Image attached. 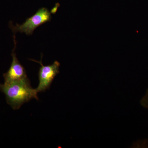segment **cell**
Masks as SVG:
<instances>
[{"label": "cell", "instance_id": "cell-1", "mask_svg": "<svg viewBox=\"0 0 148 148\" xmlns=\"http://www.w3.org/2000/svg\"><path fill=\"white\" fill-rule=\"evenodd\" d=\"M0 90L5 95L8 105L14 110H18L32 99L38 100V93L32 87L28 77L20 80L0 84Z\"/></svg>", "mask_w": 148, "mask_h": 148}, {"label": "cell", "instance_id": "cell-2", "mask_svg": "<svg viewBox=\"0 0 148 148\" xmlns=\"http://www.w3.org/2000/svg\"><path fill=\"white\" fill-rule=\"evenodd\" d=\"M52 12L47 8H42L33 16L27 18L23 24L21 25L16 24L15 26L10 24V27L14 34L18 32L25 33L27 35H32L38 27L51 20Z\"/></svg>", "mask_w": 148, "mask_h": 148}, {"label": "cell", "instance_id": "cell-3", "mask_svg": "<svg viewBox=\"0 0 148 148\" xmlns=\"http://www.w3.org/2000/svg\"><path fill=\"white\" fill-rule=\"evenodd\" d=\"M42 56L40 61H37L34 59H30L40 65L38 72L39 84L36 88L37 92H44L49 89L56 76L59 73L60 64L58 61H55L51 65L44 66L42 61Z\"/></svg>", "mask_w": 148, "mask_h": 148}, {"label": "cell", "instance_id": "cell-4", "mask_svg": "<svg viewBox=\"0 0 148 148\" xmlns=\"http://www.w3.org/2000/svg\"><path fill=\"white\" fill-rule=\"evenodd\" d=\"M14 47L12 53V62L8 71L3 75L4 79V82L20 80L28 77L25 68L19 63L16 57V53L14 52L16 43L15 36H14Z\"/></svg>", "mask_w": 148, "mask_h": 148}, {"label": "cell", "instance_id": "cell-5", "mask_svg": "<svg viewBox=\"0 0 148 148\" xmlns=\"http://www.w3.org/2000/svg\"><path fill=\"white\" fill-rule=\"evenodd\" d=\"M140 104L144 108L148 110V88L147 89L145 94L141 99Z\"/></svg>", "mask_w": 148, "mask_h": 148}, {"label": "cell", "instance_id": "cell-6", "mask_svg": "<svg viewBox=\"0 0 148 148\" xmlns=\"http://www.w3.org/2000/svg\"><path fill=\"white\" fill-rule=\"evenodd\" d=\"M135 147H148V140L140 141L135 144Z\"/></svg>", "mask_w": 148, "mask_h": 148}]
</instances>
